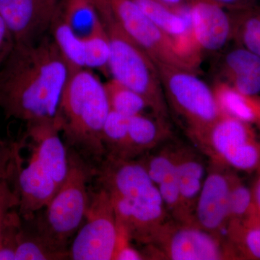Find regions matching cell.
Listing matches in <instances>:
<instances>
[{
	"label": "cell",
	"instance_id": "cell-1",
	"mask_svg": "<svg viewBox=\"0 0 260 260\" xmlns=\"http://www.w3.org/2000/svg\"><path fill=\"white\" fill-rule=\"evenodd\" d=\"M71 73L51 35L15 44L0 69V109L6 119L56 121Z\"/></svg>",
	"mask_w": 260,
	"mask_h": 260
},
{
	"label": "cell",
	"instance_id": "cell-2",
	"mask_svg": "<svg viewBox=\"0 0 260 260\" xmlns=\"http://www.w3.org/2000/svg\"><path fill=\"white\" fill-rule=\"evenodd\" d=\"M94 177L110 198L121 233L129 240L153 244L169 215L143 164L106 156L95 166Z\"/></svg>",
	"mask_w": 260,
	"mask_h": 260
},
{
	"label": "cell",
	"instance_id": "cell-3",
	"mask_svg": "<svg viewBox=\"0 0 260 260\" xmlns=\"http://www.w3.org/2000/svg\"><path fill=\"white\" fill-rule=\"evenodd\" d=\"M109 112L104 83L87 68L72 72L56 119L67 148L94 166L100 164L106 157L103 130Z\"/></svg>",
	"mask_w": 260,
	"mask_h": 260
},
{
	"label": "cell",
	"instance_id": "cell-4",
	"mask_svg": "<svg viewBox=\"0 0 260 260\" xmlns=\"http://www.w3.org/2000/svg\"><path fill=\"white\" fill-rule=\"evenodd\" d=\"M68 172L55 196L26 220L48 246L63 259H69V242L85 220L90 203L87 184L95 166L68 149Z\"/></svg>",
	"mask_w": 260,
	"mask_h": 260
},
{
	"label": "cell",
	"instance_id": "cell-5",
	"mask_svg": "<svg viewBox=\"0 0 260 260\" xmlns=\"http://www.w3.org/2000/svg\"><path fill=\"white\" fill-rule=\"evenodd\" d=\"M98 12L110 41L109 73L141 95L153 114L167 120L169 106L155 61L109 13Z\"/></svg>",
	"mask_w": 260,
	"mask_h": 260
},
{
	"label": "cell",
	"instance_id": "cell-6",
	"mask_svg": "<svg viewBox=\"0 0 260 260\" xmlns=\"http://www.w3.org/2000/svg\"><path fill=\"white\" fill-rule=\"evenodd\" d=\"M169 107L184 121L198 144L223 115L213 89L194 71L172 65L156 64Z\"/></svg>",
	"mask_w": 260,
	"mask_h": 260
},
{
	"label": "cell",
	"instance_id": "cell-7",
	"mask_svg": "<svg viewBox=\"0 0 260 260\" xmlns=\"http://www.w3.org/2000/svg\"><path fill=\"white\" fill-rule=\"evenodd\" d=\"M98 9L109 13L156 64L193 70L195 66L181 52L177 42L142 11L134 0H95Z\"/></svg>",
	"mask_w": 260,
	"mask_h": 260
},
{
	"label": "cell",
	"instance_id": "cell-8",
	"mask_svg": "<svg viewBox=\"0 0 260 260\" xmlns=\"http://www.w3.org/2000/svg\"><path fill=\"white\" fill-rule=\"evenodd\" d=\"M83 222L69 248V259H114L124 235L104 188L99 186L96 191L90 190V203Z\"/></svg>",
	"mask_w": 260,
	"mask_h": 260
},
{
	"label": "cell",
	"instance_id": "cell-9",
	"mask_svg": "<svg viewBox=\"0 0 260 260\" xmlns=\"http://www.w3.org/2000/svg\"><path fill=\"white\" fill-rule=\"evenodd\" d=\"M164 257L172 260L236 259L227 241L194 223L168 220L153 244Z\"/></svg>",
	"mask_w": 260,
	"mask_h": 260
},
{
	"label": "cell",
	"instance_id": "cell-10",
	"mask_svg": "<svg viewBox=\"0 0 260 260\" xmlns=\"http://www.w3.org/2000/svg\"><path fill=\"white\" fill-rule=\"evenodd\" d=\"M234 174L213 160L208 168L194 213V223L221 237L229 223V202Z\"/></svg>",
	"mask_w": 260,
	"mask_h": 260
},
{
	"label": "cell",
	"instance_id": "cell-11",
	"mask_svg": "<svg viewBox=\"0 0 260 260\" xmlns=\"http://www.w3.org/2000/svg\"><path fill=\"white\" fill-rule=\"evenodd\" d=\"M58 4L54 0H0V15L15 44H31L49 30Z\"/></svg>",
	"mask_w": 260,
	"mask_h": 260
},
{
	"label": "cell",
	"instance_id": "cell-12",
	"mask_svg": "<svg viewBox=\"0 0 260 260\" xmlns=\"http://www.w3.org/2000/svg\"><path fill=\"white\" fill-rule=\"evenodd\" d=\"M191 31L200 51L217 52L232 40L229 11L215 0H186Z\"/></svg>",
	"mask_w": 260,
	"mask_h": 260
},
{
	"label": "cell",
	"instance_id": "cell-13",
	"mask_svg": "<svg viewBox=\"0 0 260 260\" xmlns=\"http://www.w3.org/2000/svg\"><path fill=\"white\" fill-rule=\"evenodd\" d=\"M181 221L194 223V213L208 169L200 154L191 147H175Z\"/></svg>",
	"mask_w": 260,
	"mask_h": 260
},
{
	"label": "cell",
	"instance_id": "cell-14",
	"mask_svg": "<svg viewBox=\"0 0 260 260\" xmlns=\"http://www.w3.org/2000/svg\"><path fill=\"white\" fill-rule=\"evenodd\" d=\"M139 161L158 188L169 215L174 220L181 221L175 147L161 149L157 153L143 157Z\"/></svg>",
	"mask_w": 260,
	"mask_h": 260
},
{
	"label": "cell",
	"instance_id": "cell-15",
	"mask_svg": "<svg viewBox=\"0 0 260 260\" xmlns=\"http://www.w3.org/2000/svg\"><path fill=\"white\" fill-rule=\"evenodd\" d=\"M218 71L223 80L248 96L260 95V56L246 48L228 50L220 59Z\"/></svg>",
	"mask_w": 260,
	"mask_h": 260
},
{
	"label": "cell",
	"instance_id": "cell-16",
	"mask_svg": "<svg viewBox=\"0 0 260 260\" xmlns=\"http://www.w3.org/2000/svg\"><path fill=\"white\" fill-rule=\"evenodd\" d=\"M251 124L223 114L210 128L199 145L211 153L213 160L222 164L228 155L257 139Z\"/></svg>",
	"mask_w": 260,
	"mask_h": 260
},
{
	"label": "cell",
	"instance_id": "cell-17",
	"mask_svg": "<svg viewBox=\"0 0 260 260\" xmlns=\"http://www.w3.org/2000/svg\"><path fill=\"white\" fill-rule=\"evenodd\" d=\"M130 158L148 153L169 138L170 129L167 119L140 114L129 119Z\"/></svg>",
	"mask_w": 260,
	"mask_h": 260
},
{
	"label": "cell",
	"instance_id": "cell-18",
	"mask_svg": "<svg viewBox=\"0 0 260 260\" xmlns=\"http://www.w3.org/2000/svg\"><path fill=\"white\" fill-rule=\"evenodd\" d=\"M153 23L178 43L192 35L189 12L174 9L159 0H134Z\"/></svg>",
	"mask_w": 260,
	"mask_h": 260
},
{
	"label": "cell",
	"instance_id": "cell-19",
	"mask_svg": "<svg viewBox=\"0 0 260 260\" xmlns=\"http://www.w3.org/2000/svg\"><path fill=\"white\" fill-rule=\"evenodd\" d=\"M57 9V8H56ZM51 37L71 72L86 68L83 38L75 34L56 10L49 27Z\"/></svg>",
	"mask_w": 260,
	"mask_h": 260
},
{
	"label": "cell",
	"instance_id": "cell-20",
	"mask_svg": "<svg viewBox=\"0 0 260 260\" xmlns=\"http://www.w3.org/2000/svg\"><path fill=\"white\" fill-rule=\"evenodd\" d=\"M213 91L220 112L223 115L252 124L257 120V109L254 96H248L225 82H217Z\"/></svg>",
	"mask_w": 260,
	"mask_h": 260
},
{
	"label": "cell",
	"instance_id": "cell-21",
	"mask_svg": "<svg viewBox=\"0 0 260 260\" xmlns=\"http://www.w3.org/2000/svg\"><path fill=\"white\" fill-rule=\"evenodd\" d=\"M232 23V40L260 56V6L229 11Z\"/></svg>",
	"mask_w": 260,
	"mask_h": 260
},
{
	"label": "cell",
	"instance_id": "cell-22",
	"mask_svg": "<svg viewBox=\"0 0 260 260\" xmlns=\"http://www.w3.org/2000/svg\"><path fill=\"white\" fill-rule=\"evenodd\" d=\"M56 10L81 38L88 36L100 20L95 0H61Z\"/></svg>",
	"mask_w": 260,
	"mask_h": 260
},
{
	"label": "cell",
	"instance_id": "cell-23",
	"mask_svg": "<svg viewBox=\"0 0 260 260\" xmlns=\"http://www.w3.org/2000/svg\"><path fill=\"white\" fill-rule=\"evenodd\" d=\"M129 117L110 110L103 130V143L106 156L131 159L129 153Z\"/></svg>",
	"mask_w": 260,
	"mask_h": 260
},
{
	"label": "cell",
	"instance_id": "cell-24",
	"mask_svg": "<svg viewBox=\"0 0 260 260\" xmlns=\"http://www.w3.org/2000/svg\"><path fill=\"white\" fill-rule=\"evenodd\" d=\"M104 87L110 110L131 117L143 114L145 109H149L148 104L141 95L114 78L104 83Z\"/></svg>",
	"mask_w": 260,
	"mask_h": 260
},
{
	"label": "cell",
	"instance_id": "cell-25",
	"mask_svg": "<svg viewBox=\"0 0 260 260\" xmlns=\"http://www.w3.org/2000/svg\"><path fill=\"white\" fill-rule=\"evenodd\" d=\"M83 39L87 69L101 70L104 74L109 73L110 41L101 18L92 31Z\"/></svg>",
	"mask_w": 260,
	"mask_h": 260
},
{
	"label": "cell",
	"instance_id": "cell-26",
	"mask_svg": "<svg viewBox=\"0 0 260 260\" xmlns=\"http://www.w3.org/2000/svg\"><path fill=\"white\" fill-rule=\"evenodd\" d=\"M56 259H64L57 253L51 250L28 222L22 218L15 260Z\"/></svg>",
	"mask_w": 260,
	"mask_h": 260
},
{
	"label": "cell",
	"instance_id": "cell-27",
	"mask_svg": "<svg viewBox=\"0 0 260 260\" xmlns=\"http://www.w3.org/2000/svg\"><path fill=\"white\" fill-rule=\"evenodd\" d=\"M228 240L236 259L260 260V227L227 228Z\"/></svg>",
	"mask_w": 260,
	"mask_h": 260
},
{
	"label": "cell",
	"instance_id": "cell-28",
	"mask_svg": "<svg viewBox=\"0 0 260 260\" xmlns=\"http://www.w3.org/2000/svg\"><path fill=\"white\" fill-rule=\"evenodd\" d=\"M251 205V188L246 186L234 174L229 195V223L227 228L242 225L250 213Z\"/></svg>",
	"mask_w": 260,
	"mask_h": 260
},
{
	"label": "cell",
	"instance_id": "cell-29",
	"mask_svg": "<svg viewBox=\"0 0 260 260\" xmlns=\"http://www.w3.org/2000/svg\"><path fill=\"white\" fill-rule=\"evenodd\" d=\"M25 144V138L14 142L0 136V181L8 180L15 184L22 167L20 151Z\"/></svg>",
	"mask_w": 260,
	"mask_h": 260
},
{
	"label": "cell",
	"instance_id": "cell-30",
	"mask_svg": "<svg viewBox=\"0 0 260 260\" xmlns=\"http://www.w3.org/2000/svg\"><path fill=\"white\" fill-rule=\"evenodd\" d=\"M16 209V208H15ZM8 214L0 238V260H15L22 218L18 210Z\"/></svg>",
	"mask_w": 260,
	"mask_h": 260
},
{
	"label": "cell",
	"instance_id": "cell-31",
	"mask_svg": "<svg viewBox=\"0 0 260 260\" xmlns=\"http://www.w3.org/2000/svg\"><path fill=\"white\" fill-rule=\"evenodd\" d=\"M19 204L20 198L14 184L8 180L0 181V238L8 214L18 209Z\"/></svg>",
	"mask_w": 260,
	"mask_h": 260
},
{
	"label": "cell",
	"instance_id": "cell-32",
	"mask_svg": "<svg viewBox=\"0 0 260 260\" xmlns=\"http://www.w3.org/2000/svg\"><path fill=\"white\" fill-rule=\"evenodd\" d=\"M251 188L252 192L251 211L244 223L239 225L248 228L260 227V173Z\"/></svg>",
	"mask_w": 260,
	"mask_h": 260
},
{
	"label": "cell",
	"instance_id": "cell-33",
	"mask_svg": "<svg viewBox=\"0 0 260 260\" xmlns=\"http://www.w3.org/2000/svg\"><path fill=\"white\" fill-rule=\"evenodd\" d=\"M15 45L14 38L0 15V69Z\"/></svg>",
	"mask_w": 260,
	"mask_h": 260
},
{
	"label": "cell",
	"instance_id": "cell-34",
	"mask_svg": "<svg viewBox=\"0 0 260 260\" xmlns=\"http://www.w3.org/2000/svg\"><path fill=\"white\" fill-rule=\"evenodd\" d=\"M129 239H124L119 244L116 251L114 259L116 260H141L145 259V256L140 251L127 244Z\"/></svg>",
	"mask_w": 260,
	"mask_h": 260
},
{
	"label": "cell",
	"instance_id": "cell-35",
	"mask_svg": "<svg viewBox=\"0 0 260 260\" xmlns=\"http://www.w3.org/2000/svg\"><path fill=\"white\" fill-rule=\"evenodd\" d=\"M228 11H236L257 4L258 0H215Z\"/></svg>",
	"mask_w": 260,
	"mask_h": 260
},
{
	"label": "cell",
	"instance_id": "cell-36",
	"mask_svg": "<svg viewBox=\"0 0 260 260\" xmlns=\"http://www.w3.org/2000/svg\"><path fill=\"white\" fill-rule=\"evenodd\" d=\"M168 6L174 8V9L184 11L187 10V3L186 0H159Z\"/></svg>",
	"mask_w": 260,
	"mask_h": 260
},
{
	"label": "cell",
	"instance_id": "cell-37",
	"mask_svg": "<svg viewBox=\"0 0 260 260\" xmlns=\"http://www.w3.org/2000/svg\"><path fill=\"white\" fill-rule=\"evenodd\" d=\"M254 99H255L256 109H257V120H256V123L260 125V95L254 96Z\"/></svg>",
	"mask_w": 260,
	"mask_h": 260
},
{
	"label": "cell",
	"instance_id": "cell-38",
	"mask_svg": "<svg viewBox=\"0 0 260 260\" xmlns=\"http://www.w3.org/2000/svg\"><path fill=\"white\" fill-rule=\"evenodd\" d=\"M54 1L56 2V3H58V0H54Z\"/></svg>",
	"mask_w": 260,
	"mask_h": 260
}]
</instances>
